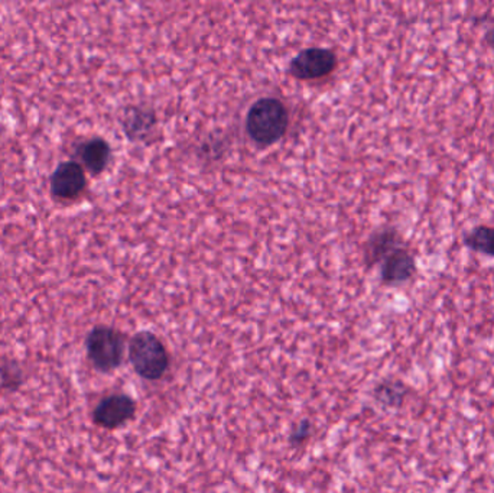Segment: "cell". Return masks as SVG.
<instances>
[{"label": "cell", "mask_w": 494, "mask_h": 493, "mask_svg": "<svg viewBox=\"0 0 494 493\" xmlns=\"http://www.w3.org/2000/svg\"><path fill=\"white\" fill-rule=\"evenodd\" d=\"M463 245L471 252L494 258V226L479 224L463 236Z\"/></svg>", "instance_id": "cell-11"}, {"label": "cell", "mask_w": 494, "mask_h": 493, "mask_svg": "<svg viewBox=\"0 0 494 493\" xmlns=\"http://www.w3.org/2000/svg\"><path fill=\"white\" fill-rule=\"evenodd\" d=\"M484 39H486V44H488L489 48L494 53V26H491V28L489 29L486 35H484Z\"/></svg>", "instance_id": "cell-15"}, {"label": "cell", "mask_w": 494, "mask_h": 493, "mask_svg": "<svg viewBox=\"0 0 494 493\" xmlns=\"http://www.w3.org/2000/svg\"><path fill=\"white\" fill-rule=\"evenodd\" d=\"M337 67V55L327 48H307L301 51L290 63L292 77L302 82L321 80L331 74Z\"/></svg>", "instance_id": "cell-5"}, {"label": "cell", "mask_w": 494, "mask_h": 493, "mask_svg": "<svg viewBox=\"0 0 494 493\" xmlns=\"http://www.w3.org/2000/svg\"><path fill=\"white\" fill-rule=\"evenodd\" d=\"M124 135L133 143H143L153 136L156 116L146 107L129 106L122 116Z\"/></svg>", "instance_id": "cell-10"}, {"label": "cell", "mask_w": 494, "mask_h": 493, "mask_svg": "<svg viewBox=\"0 0 494 493\" xmlns=\"http://www.w3.org/2000/svg\"><path fill=\"white\" fill-rule=\"evenodd\" d=\"M26 378L25 368L16 359L0 360V389L15 394L24 387Z\"/></svg>", "instance_id": "cell-13"}, {"label": "cell", "mask_w": 494, "mask_h": 493, "mask_svg": "<svg viewBox=\"0 0 494 493\" xmlns=\"http://www.w3.org/2000/svg\"><path fill=\"white\" fill-rule=\"evenodd\" d=\"M87 189L84 168L75 161H61L50 175L51 197L57 202H74Z\"/></svg>", "instance_id": "cell-4"}, {"label": "cell", "mask_w": 494, "mask_h": 493, "mask_svg": "<svg viewBox=\"0 0 494 493\" xmlns=\"http://www.w3.org/2000/svg\"><path fill=\"white\" fill-rule=\"evenodd\" d=\"M406 245L402 234L395 228H381L374 232L364 248V261L368 268L381 263L389 253Z\"/></svg>", "instance_id": "cell-9"}, {"label": "cell", "mask_w": 494, "mask_h": 493, "mask_svg": "<svg viewBox=\"0 0 494 493\" xmlns=\"http://www.w3.org/2000/svg\"><path fill=\"white\" fill-rule=\"evenodd\" d=\"M312 433V426L308 419H302V421L298 422L297 426L293 427L292 433L290 436V444L291 446H301L308 440Z\"/></svg>", "instance_id": "cell-14"}, {"label": "cell", "mask_w": 494, "mask_h": 493, "mask_svg": "<svg viewBox=\"0 0 494 493\" xmlns=\"http://www.w3.org/2000/svg\"><path fill=\"white\" fill-rule=\"evenodd\" d=\"M126 339L110 326H94L85 336V353L97 372L112 373L124 363Z\"/></svg>", "instance_id": "cell-3"}, {"label": "cell", "mask_w": 494, "mask_h": 493, "mask_svg": "<svg viewBox=\"0 0 494 493\" xmlns=\"http://www.w3.org/2000/svg\"><path fill=\"white\" fill-rule=\"evenodd\" d=\"M129 362L142 380H158L170 370V355L165 344L151 331L134 334L127 346Z\"/></svg>", "instance_id": "cell-2"}, {"label": "cell", "mask_w": 494, "mask_h": 493, "mask_svg": "<svg viewBox=\"0 0 494 493\" xmlns=\"http://www.w3.org/2000/svg\"><path fill=\"white\" fill-rule=\"evenodd\" d=\"M410 394V388L400 380H386L379 383L374 389V399L386 409H400L406 397Z\"/></svg>", "instance_id": "cell-12"}, {"label": "cell", "mask_w": 494, "mask_h": 493, "mask_svg": "<svg viewBox=\"0 0 494 493\" xmlns=\"http://www.w3.org/2000/svg\"><path fill=\"white\" fill-rule=\"evenodd\" d=\"M136 402L126 394H112L102 398L93 411V422L104 429H116L134 419Z\"/></svg>", "instance_id": "cell-6"}, {"label": "cell", "mask_w": 494, "mask_h": 493, "mask_svg": "<svg viewBox=\"0 0 494 493\" xmlns=\"http://www.w3.org/2000/svg\"><path fill=\"white\" fill-rule=\"evenodd\" d=\"M418 272L417 258L408 245L389 253L380 263V278L383 284L388 287H398V285L410 282Z\"/></svg>", "instance_id": "cell-8"}, {"label": "cell", "mask_w": 494, "mask_h": 493, "mask_svg": "<svg viewBox=\"0 0 494 493\" xmlns=\"http://www.w3.org/2000/svg\"><path fill=\"white\" fill-rule=\"evenodd\" d=\"M290 126V113L281 100L263 97L247 112L246 131L254 143L271 146L279 143Z\"/></svg>", "instance_id": "cell-1"}, {"label": "cell", "mask_w": 494, "mask_h": 493, "mask_svg": "<svg viewBox=\"0 0 494 493\" xmlns=\"http://www.w3.org/2000/svg\"><path fill=\"white\" fill-rule=\"evenodd\" d=\"M73 161L80 163L92 177H99L112 161V146L102 136L83 139L73 146Z\"/></svg>", "instance_id": "cell-7"}]
</instances>
